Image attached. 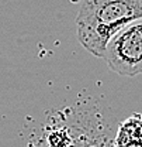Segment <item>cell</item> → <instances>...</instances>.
Masks as SVG:
<instances>
[{
    "mask_svg": "<svg viewBox=\"0 0 142 147\" xmlns=\"http://www.w3.org/2000/svg\"><path fill=\"white\" fill-rule=\"evenodd\" d=\"M142 17V0H83L76 17L82 47L101 58L107 42L128 23Z\"/></svg>",
    "mask_w": 142,
    "mask_h": 147,
    "instance_id": "1",
    "label": "cell"
},
{
    "mask_svg": "<svg viewBox=\"0 0 142 147\" xmlns=\"http://www.w3.org/2000/svg\"><path fill=\"white\" fill-rule=\"evenodd\" d=\"M101 58L118 75L142 74V17L128 23L111 37Z\"/></svg>",
    "mask_w": 142,
    "mask_h": 147,
    "instance_id": "2",
    "label": "cell"
}]
</instances>
